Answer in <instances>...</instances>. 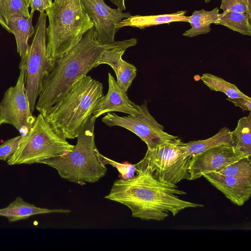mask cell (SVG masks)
<instances>
[{"mask_svg": "<svg viewBox=\"0 0 251 251\" xmlns=\"http://www.w3.org/2000/svg\"><path fill=\"white\" fill-rule=\"evenodd\" d=\"M136 175L130 178L115 180L104 198L127 206L133 217L142 220L163 221L171 213L175 216L188 208L203 205L180 199L186 193L175 184L162 183L145 167L134 164Z\"/></svg>", "mask_w": 251, "mask_h": 251, "instance_id": "6da1fadb", "label": "cell"}, {"mask_svg": "<svg viewBox=\"0 0 251 251\" xmlns=\"http://www.w3.org/2000/svg\"><path fill=\"white\" fill-rule=\"evenodd\" d=\"M124 41L100 44L95 38L93 25L75 46L54 60L52 70L43 78L35 109L44 117L78 81L98 66V63L106 50L121 45Z\"/></svg>", "mask_w": 251, "mask_h": 251, "instance_id": "7a4b0ae2", "label": "cell"}, {"mask_svg": "<svg viewBox=\"0 0 251 251\" xmlns=\"http://www.w3.org/2000/svg\"><path fill=\"white\" fill-rule=\"evenodd\" d=\"M103 97L102 84L86 75L44 117L57 135L65 139H75L99 107Z\"/></svg>", "mask_w": 251, "mask_h": 251, "instance_id": "3957f363", "label": "cell"}, {"mask_svg": "<svg viewBox=\"0 0 251 251\" xmlns=\"http://www.w3.org/2000/svg\"><path fill=\"white\" fill-rule=\"evenodd\" d=\"M47 49L55 60L75 46L93 25L81 0H54L46 10Z\"/></svg>", "mask_w": 251, "mask_h": 251, "instance_id": "277c9868", "label": "cell"}, {"mask_svg": "<svg viewBox=\"0 0 251 251\" xmlns=\"http://www.w3.org/2000/svg\"><path fill=\"white\" fill-rule=\"evenodd\" d=\"M96 119L93 115L90 117L78 135L77 143L71 151L40 163L55 169L62 178L81 185L98 181L106 175L107 168L98 155L95 143Z\"/></svg>", "mask_w": 251, "mask_h": 251, "instance_id": "5b68a950", "label": "cell"}, {"mask_svg": "<svg viewBox=\"0 0 251 251\" xmlns=\"http://www.w3.org/2000/svg\"><path fill=\"white\" fill-rule=\"evenodd\" d=\"M74 146L57 135L40 113L7 163L9 165L40 163L47 159L63 156L71 151Z\"/></svg>", "mask_w": 251, "mask_h": 251, "instance_id": "8992f818", "label": "cell"}, {"mask_svg": "<svg viewBox=\"0 0 251 251\" xmlns=\"http://www.w3.org/2000/svg\"><path fill=\"white\" fill-rule=\"evenodd\" d=\"M47 17L45 12L40 13L32 42L19 64V69L24 73L26 94L32 112L35 108L43 78L51 72L54 62L47 49Z\"/></svg>", "mask_w": 251, "mask_h": 251, "instance_id": "52a82bcc", "label": "cell"}, {"mask_svg": "<svg viewBox=\"0 0 251 251\" xmlns=\"http://www.w3.org/2000/svg\"><path fill=\"white\" fill-rule=\"evenodd\" d=\"M184 145L177 136L154 149H148L137 164L162 183L176 185L183 179L190 180L189 167L192 157L185 155Z\"/></svg>", "mask_w": 251, "mask_h": 251, "instance_id": "ba28073f", "label": "cell"}, {"mask_svg": "<svg viewBox=\"0 0 251 251\" xmlns=\"http://www.w3.org/2000/svg\"><path fill=\"white\" fill-rule=\"evenodd\" d=\"M140 113L138 115L120 116L114 113H107L102 122L109 127H124L137 135L147 145L148 150H152L176 136L165 132L164 126L158 123L150 113L147 102L137 105Z\"/></svg>", "mask_w": 251, "mask_h": 251, "instance_id": "9c48e42d", "label": "cell"}, {"mask_svg": "<svg viewBox=\"0 0 251 251\" xmlns=\"http://www.w3.org/2000/svg\"><path fill=\"white\" fill-rule=\"evenodd\" d=\"M36 118L26 94L24 73L20 70L16 85L4 92L0 102V124L11 125L24 136L31 129Z\"/></svg>", "mask_w": 251, "mask_h": 251, "instance_id": "30bf717a", "label": "cell"}, {"mask_svg": "<svg viewBox=\"0 0 251 251\" xmlns=\"http://www.w3.org/2000/svg\"><path fill=\"white\" fill-rule=\"evenodd\" d=\"M247 156L250 155L231 144L209 149L191 157L189 167L190 180L199 178L204 174L216 173Z\"/></svg>", "mask_w": 251, "mask_h": 251, "instance_id": "8fae6325", "label": "cell"}, {"mask_svg": "<svg viewBox=\"0 0 251 251\" xmlns=\"http://www.w3.org/2000/svg\"><path fill=\"white\" fill-rule=\"evenodd\" d=\"M85 10L93 23L95 38L102 44L114 43L117 25L129 17L130 12L124 13L106 5L104 0H81Z\"/></svg>", "mask_w": 251, "mask_h": 251, "instance_id": "7c38bea8", "label": "cell"}, {"mask_svg": "<svg viewBox=\"0 0 251 251\" xmlns=\"http://www.w3.org/2000/svg\"><path fill=\"white\" fill-rule=\"evenodd\" d=\"M136 38L124 40L121 45L106 50L98 63V65L107 64L114 71L117 82L125 92L128 91L137 75V69L132 64L122 58L126 50L137 45Z\"/></svg>", "mask_w": 251, "mask_h": 251, "instance_id": "4fadbf2b", "label": "cell"}, {"mask_svg": "<svg viewBox=\"0 0 251 251\" xmlns=\"http://www.w3.org/2000/svg\"><path fill=\"white\" fill-rule=\"evenodd\" d=\"M233 204L243 205L251 196V178L225 176L216 173L202 176Z\"/></svg>", "mask_w": 251, "mask_h": 251, "instance_id": "5bb4252c", "label": "cell"}, {"mask_svg": "<svg viewBox=\"0 0 251 251\" xmlns=\"http://www.w3.org/2000/svg\"><path fill=\"white\" fill-rule=\"evenodd\" d=\"M108 90L93 116L96 119L101 115L112 112H120L128 115H138L140 112L118 84L114 77L108 73Z\"/></svg>", "mask_w": 251, "mask_h": 251, "instance_id": "9a60e30c", "label": "cell"}, {"mask_svg": "<svg viewBox=\"0 0 251 251\" xmlns=\"http://www.w3.org/2000/svg\"><path fill=\"white\" fill-rule=\"evenodd\" d=\"M68 209H50L35 206L18 197L7 207L0 209V216L6 217L9 223L24 220L31 216L52 213H70Z\"/></svg>", "mask_w": 251, "mask_h": 251, "instance_id": "2e32d148", "label": "cell"}, {"mask_svg": "<svg viewBox=\"0 0 251 251\" xmlns=\"http://www.w3.org/2000/svg\"><path fill=\"white\" fill-rule=\"evenodd\" d=\"M186 11L181 10L171 14L157 15L130 16L123 19L117 25V28H120L129 26L143 29L151 26L163 24H169L176 22H189L188 16L185 15Z\"/></svg>", "mask_w": 251, "mask_h": 251, "instance_id": "e0dca14e", "label": "cell"}, {"mask_svg": "<svg viewBox=\"0 0 251 251\" xmlns=\"http://www.w3.org/2000/svg\"><path fill=\"white\" fill-rule=\"evenodd\" d=\"M33 12H30L27 18L19 15L13 16L7 23L16 39L17 50L21 57L28 50L29 45L28 40L34 33L35 29L32 25Z\"/></svg>", "mask_w": 251, "mask_h": 251, "instance_id": "ac0fdd59", "label": "cell"}, {"mask_svg": "<svg viewBox=\"0 0 251 251\" xmlns=\"http://www.w3.org/2000/svg\"><path fill=\"white\" fill-rule=\"evenodd\" d=\"M219 9L215 7L211 11L202 9L195 10L192 15L188 16L189 23L191 27L183 33V35L193 37L199 35L207 34L210 32L212 24H216L219 19Z\"/></svg>", "mask_w": 251, "mask_h": 251, "instance_id": "d6986e66", "label": "cell"}, {"mask_svg": "<svg viewBox=\"0 0 251 251\" xmlns=\"http://www.w3.org/2000/svg\"><path fill=\"white\" fill-rule=\"evenodd\" d=\"M231 130L223 127L212 137L204 140L191 141L185 143V155L192 157L209 149L223 144H231Z\"/></svg>", "mask_w": 251, "mask_h": 251, "instance_id": "ffe728a7", "label": "cell"}, {"mask_svg": "<svg viewBox=\"0 0 251 251\" xmlns=\"http://www.w3.org/2000/svg\"><path fill=\"white\" fill-rule=\"evenodd\" d=\"M251 19L247 13L225 11L219 14L215 25H223L243 35L251 36Z\"/></svg>", "mask_w": 251, "mask_h": 251, "instance_id": "44dd1931", "label": "cell"}, {"mask_svg": "<svg viewBox=\"0 0 251 251\" xmlns=\"http://www.w3.org/2000/svg\"><path fill=\"white\" fill-rule=\"evenodd\" d=\"M231 144L251 156V112L240 118L234 130L231 131Z\"/></svg>", "mask_w": 251, "mask_h": 251, "instance_id": "7402d4cb", "label": "cell"}, {"mask_svg": "<svg viewBox=\"0 0 251 251\" xmlns=\"http://www.w3.org/2000/svg\"><path fill=\"white\" fill-rule=\"evenodd\" d=\"M201 79L211 90L225 93L229 98H242L247 100L251 98L242 92L234 84L209 73L203 74Z\"/></svg>", "mask_w": 251, "mask_h": 251, "instance_id": "603a6c76", "label": "cell"}, {"mask_svg": "<svg viewBox=\"0 0 251 251\" xmlns=\"http://www.w3.org/2000/svg\"><path fill=\"white\" fill-rule=\"evenodd\" d=\"M28 8L27 0H0V15L7 25L13 16L28 17Z\"/></svg>", "mask_w": 251, "mask_h": 251, "instance_id": "cb8c5ba5", "label": "cell"}, {"mask_svg": "<svg viewBox=\"0 0 251 251\" xmlns=\"http://www.w3.org/2000/svg\"><path fill=\"white\" fill-rule=\"evenodd\" d=\"M251 156L244 157L216 172L225 176L251 178Z\"/></svg>", "mask_w": 251, "mask_h": 251, "instance_id": "d4e9b609", "label": "cell"}, {"mask_svg": "<svg viewBox=\"0 0 251 251\" xmlns=\"http://www.w3.org/2000/svg\"><path fill=\"white\" fill-rule=\"evenodd\" d=\"M98 155L104 165H111L117 169L120 174L121 178L126 179L135 176L134 174L136 172V170L134 164L129 163L127 161L121 163L117 162L102 155L99 151Z\"/></svg>", "mask_w": 251, "mask_h": 251, "instance_id": "484cf974", "label": "cell"}, {"mask_svg": "<svg viewBox=\"0 0 251 251\" xmlns=\"http://www.w3.org/2000/svg\"><path fill=\"white\" fill-rule=\"evenodd\" d=\"M23 135H20L4 141L0 145V160L7 161L15 153Z\"/></svg>", "mask_w": 251, "mask_h": 251, "instance_id": "4316f807", "label": "cell"}, {"mask_svg": "<svg viewBox=\"0 0 251 251\" xmlns=\"http://www.w3.org/2000/svg\"><path fill=\"white\" fill-rule=\"evenodd\" d=\"M220 9L223 12L247 13L251 17V10L248 8L246 0H222Z\"/></svg>", "mask_w": 251, "mask_h": 251, "instance_id": "83f0119b", "label": "cell"}, {"mask_svg": "<svg viewBox=\"0 0 251 251\" xmlns=\"http://www.w3.org/2000/svg\"><path fill=\"white\" fill-rule=\"evenodd\" d=\"M28 6L31 8L30 12L38 11L40 13L45 12L46 10L52 4V0H27Z\"/></svg>", "mask_w": 251, "mask_h": 251, "instance_id": "f1b7e54d", "label": "cell"}, {"mask_svg": "<svg viewBox=\"0 0 251 251\" xmlns=\"http://www.w3.org/2000/svg\"><path fill=\"white\" fill-rule=\"evenodd\" d=\"M226 100L232 102L235 106L239 107L244 111L247 110L251 111V99L247 100L242 98L234 99L227 98Z\"/></svg>", "mask_w": 251, "mask_h": 251, "instance_id": "f546056e", "label": "cell"}, {"mask_svg": "<svg viewBox=\"0 0 251 251\" xmlns=\"http://www.w3.org/2000/svg\"><path fill=\"white\" fill-rule=\"evenodd\" d=\"M113 4L117 6V9L123 12L126 9L125 0H109Z\"/></svg>", "mask_w": 251, "mask_h": 251, "instance_id": "4dcf8cb0", "label": "cell"}, {"mask_svg": "<svg viewBox=\"0 0 251 251\" xmlns=\"http://www.w3.org/2000/svg\"><path fill=\"white\" fill-rule=\"evenodd\" d=\"M0 25L3 27L5 30H6L8 32L11 33L10 29L8 26L6 22H5L3 18L0 15Z\"/></svg>", "mask_w": 251, "mask_h": 251, "instance_id": "1f68e13d", "label": "cell"}, {"mask_svg": "<svg viewBox=\"0 0 251 251\" xmlns=\"http://www.w3.org/2000/svg\"><path fill=\"white\" fill-rule=\"evenodd\" d=\"M247 5L249 9L251 10V0H246Z\"/></svg>", "mask_w": 251, "mask_h": 251, "instance_id": "d6a6232c", "label": "cell"}, {"mask_svg": "<svg viewBox=\"0 0 251 251\" xmlns=\"http://www.w3.org/2000/svg\"><path fill=\"white\" fill-rule=\"evenodd\" d=\"M210 1V0H204L205 3H208Z\"/></svg>", "mask_w": 251, "mask_h": 251, "instance_id": "836d02e7", "label": "cell"}, {"mask_svg": "<svg viewBox=\"0 0 251 251\" xmlns=\"http://www.w3.org/2000/svg\"><path fill=\"white\" fill-rule=\"evenodd\" d=\"M0 125H1L0 124Z\"/></svg>", "mask_w": 251, "mask_h": 251, "instance_id": "e575fe53", "label": "cell"}]
</instances>
